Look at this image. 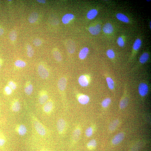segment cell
Returning a JSON list of instances; mask_svg holds the SVG:
<instances>
[{"mask_svg":"<svg viewBox=\"0 0 151 151\" xmlns=\"http://www.w3.org/2000/svg\"><path fill=\"white\" fill-rule=\"evenodd\" d=\"M38 70L39 75L41 78L43 79H46L48 78L49 75V71L44 66L39 65Z\"/></svg>","mask_w":151,"mask_h":151,"instance_id":"obj_2","label":"cell"},{"mask_svg":"<svg viewBox=\"0 0 151 151\" xmlns=\"http://www.w3.org/2000/svg\"><path fill=\"white\" fill-rule=\"evenodd\" d=\"M16 130L18 135L21 136L25 135L27 132L26 126L23 124H19L17 126Z\"/></svg>","mask_w":151,"mask_h":151,"instance_id":"obj_8","label":"cell"},{"mask_svg":"<svg viewBox=\"0 0 151 151\" xmlns=\"http://www.w3.org/2000/svg\"><path fill=\"white\" fill-rule=\"evenodd\" d=\"M107 56L110 59H113L115 57V54L114 51L112 49H109L106 51Z\"/></svg>","mask_w":151,"mask_h":151,"instance_id":"obj_34","label":"cell"},{"mask_svg":"<svg viewBox=\"0 0 151 151\" xmlns=\"http://www.w3.org/2000/svg\"><path fill=\"white\" fill-rule=\"evenodd\" d=\"M119 121L118 119H115L110 124L109 129L111 131L115 130L118 125Z\"/></svg>","mask_w":151,"mask_h":151,"instance_id":"obj_23","label":"cell"},{"mask_svg":"<svg viewBox=\"0 0 151 151\" xmlns=\"http://www.w3.org/2000/svg\"><path fill=\"white\" fill-rule=\"evenodd\" d=\"M9 38L11 41H15L17 38V33L15 30H12L10 32Z\"/></svg>","mask_w":151,"mask_h":151,"instance_id":"obj_33","label":"cell"},{"mask_svg":"<svg viewBox=\"0 0 151 151\" xmlns=\"http://www.w3.org/2000/svg\"><path fill=\"white\" fill-rule=\"evenodd\" d=\"M103 31L105 34H112L114 31V28L112 24L109 23H107L103 26Z\"/></svg>","mask_w":151,"mask_h":151,"instance_id":"obj_16","label":"cell"},{"mask_svg":"<svg viewBox=\"0 0 151 151\" xmlns=\"http://www.w3.org/2000/svg\"><path fill=\"white\" fill-rule=\"evenodd\" d=\"M12 1V0H8V1Z\"/></svg>","mask_w":151,"mask_h":151,"instance_id":"obj_46","label":"cell"},{"mask_svg":"<svg viewBox=\"0 0 151 151\" xmlns=\"http://www.w3.org/2000/svg\"><path fill=\"white\" fill-rule=\"evenodd\" d=\"M138 92L140 96H145L147 94L149 91L148 86L147 84L144 83H140L138 86Z\"/></svg>","mask_w":151,"mask_h":151,"instance_id":"obj_3","label":"cell"},{"mask_svg":"<svg viewBox=\"0 0 151 151\" xmlns=\"http://www.w3.org/2000/svg\"><path fill=\"white\" fill-rule=\"evenodd\" d=\"M11 108L12 111L17 112L19 111L20 109V105L19 102L17 100H15L12 103Z\"/></svg>","mask_w":151,"mask_h":151,"instance_id":"obj_20","label":"cell"},{"mask_svg":"<svg viewBox=\"0 0 151 151\" xmlns=\"http://www.w3.org/2000/svg\"><path fill=\"white\" fill-rule=\"evenodd\" d=\"M101 26L99 24H97L94 26H90L88 28L89 32L94 35L98 34L101 32Z\"/></svg>","mask_w":151,"mask_h":151,"instance_id":"obj_6","label":"cell"},{"mask_svg":"<svg viewBox=\"0 0 151 151\" xmlns=\"http://www.w3.org/2000/svg\"><path fill=\"white\" fill-rule=\"evenodd\" d=\"M125 134L122 132H121L117 134L113 138L112 142V144L116 145L121 142L125 138Z\"/></svg>","mask_w":151,"mask_h":151,"instance_id":"obj_7","label":"cell"},{"mask_svg":"<svg viewBox=\"0 0 151 151\" xmlns=\"http://www.w3.org/2000/svg\"><path fill=\"white\" fill-rule=\"evenodd\" d=\"M93 133V129L92 127H90L87 128L86 130L85 135L87 137H90Z\"/></svg>","mask_w":151,"mask_h":151,"instance_id":"obj_36","label":"cell"},{"mask_svg":"<svg viewBox=\"0 0 151 151\" xmlns=\"http://www.w3.org/2000/svg\"><path fill=\"white\" fill-rule=\"evenodd\" d=\"M50 22L51 24L53 25H56L59 23V21L57 19L56 17H50Z\"/></svg>","mask_w":151,"mask_h":151,"instance_id":"obj_38","label":"cell"},{"mask_svg":"<svg viewBox=\"0 0 151 151\" xmlns=\"http://www.w3.org/2000/svg\"><path fill=\"white\" fill-rule=\"evenodd\" d=\"M53 55L55 59L58 62H61L62 60V57L61 53L58 50H54L53 51Z\"/></svg>","mask_w":151,"mask_h":151,"instance_id":"obj_25","label":"cell"},{"mask_svg":"<svg viewBox=\"0 0 151 151\" xmlns=\"http://www.w3.org/2000/svg\"><path fill=\"white\" fill-rule=\"evenodd\" d=\"M129 100L127 98H124L122 99L120 102L119 107L121 109H123L127 106Z\"/></svg>","mask_w":151,"mask_h":151,"instance_id":"obj_28","label":"cell"},{"mask_svg":"<svg viewBox=\"0 0 151 151\" xmlns=\"http://www.w3.org/2000/svg\"><path fill=\"white\" fill-rule=\"evenodd\" d=\"M79 83L82 87L87 86L89 84V78L85 75H82L78 78Z\"/></svg>","mask_w":151,"mask_h":151,"instance_id":"obj_11","label":"cell"},{"mask_svg":"<svg viewBox=\"0 0 151 151\" xmlns=\"http://www.w3.org/2000/svg\"><path fill=\"white\" fill-rule=\"evenodd\" d=\"M4 91L6 94L7 95H11L12 93V90L8 86L5 87Z\"/></svg>","mask_w":151,"mask_h":151,"instance_id":"obj_40","label":"cell"},{"mask_svg":"<svg viewBox=\"0 0 151 151\" xmlns=\"http://www.w3.org/2000/svg\"><path fill=\"white\" fill-rule=\"evenodd\" d=\"M33 43L35 46L38 47L40 46L42 43V42L40 39L36 38L33 41Z\"/></svg>","mask_w":151,"mask_h":151,"instance_id":"obj_39","label":"cell"},{"mask_svg":"<svg viewBox=\"0 0 151 151\" xmlns=\"http://www.w3.org/2000/svg\"><path fill=\"white\" fill-rule=\"evenodd\" d=\"M44 104L43 107V111L48 114L50 113L53 108V104L52 101H47Z\"/></svg>","mask_w":151,"mask_h":151,"instance_id":"obj_10","label":"cell"},{"mask_svg":"<svg viewBox=\"0 0 151 151\" xmlns=\"http://www.w3.org/2000/svg\"><path fill=\"white\" fill-rule=\"evenodd\" d=\"M33 119L34 127L37 133L41 136L46 135V131L44 126L35 117H33Z\"/></svg>","mask_w":151,"mask_h":151,"instance_id":"obj_1","label":"cell"},{"mask_svg":"<svg viewBox=\"0 0 151 151\" xmlns=\"http://www.w3.org/2000/svg\"><path fill=\"white\" fill-rule=\"evenodd\" d=\"M106 81L109 88L111 90H113L115 87V84L112 79L107 77L106 78Z\"/></svg>","mask_w":151,"mask_h":151,"instance_id":"obj_26","label":"cell"},{"mask_svg":"<svg viewBox=\"0 0 151 151\" xmlns=\"http://www.w3.org/2000/svg\"><path fill=\"white\" fill-rule=\"evenodd\" d=\"M90 98L87 95L84 94H80L78 97V102L81 104L86 105L89 102Z\"/></svg>","mask_w":151,"mask_h":151,"instance_id":"obj_12","label":"cell"},{"mask_svg":"<svg viewBox=\"0 0 151 151\" xmlns=\"http://www.w3.org/2000/svg\"><path fill=\"white\" fill-rule=\"evenodd\" d=\"M149 58V55L148 53L145 52L141 55L139 58V62L141 64H144L147 61Z\"/></svg>","mask_w":151,"mask_h":151,"instance_id":"obj_22","label":"cell"},{"mask_svg":"<svg viewBox=\"0 0 151 151\" xmlns=\"http://www.w3.org/2000/svg\"><path fill=\"white\" fill-rule=\"evenodd\" d=\"M48 96L46 92L41 93L39 96V102L41 104H44L47 101L48 99Z\"/></svg>","mask_w":151,"mask_h":151,"instance_id":"obj_18","label":"cell"},{"mask_svg":"<svg viewBox=\"0 0 151 151\" xmlns=\"http://www.w3.org/2000/svg\"><path fill=\"white\" fill-rule=\"evenodd\" d=\"M142 44L141 40L139 38H138L134 42L133 45V49L134 50H138L140 48Z\"/></svg>","mask_w":151,"mask_h":151,"instance_id":"obj_24","label":"cell"},{"mask_svg":"<svg viewBox=\"0 0 151 151\" xmlns=\"http://www.w3.org/2000/svg\"></svg>","mask_w":151,"mask_h":151,"instance_id":"obj_47","label":"cell"},{"mask_svg":"<svg viewBox=\"0 0 151 151\" xmlns=\"http://www.w3.org/2000/svg\"><path fill=\"white\" fill-rule=\"evenodd\" d=\"M67 80L65 77L61 78L58 83V86L59 89L61 91L65 90L67 86Z\"/></svg>","mask_w":151,"mask_h":151,"instance_id":"obj_13","label":"cell"},{"mask_svg":"<svg viewBox=\"0 0 151 151\" xmlns=\"http://www.w3.org/2000/svg\"><path fill=\"white\" fill-rule=\"evenodd\" d=\"M38 18V13L36 12H34L31 14L29 17L28 20L31 23H34L35 22Z\"/></svg>","mask_w":151,"mask_h":151,"instance_id":"obj_21","label":"cell"},{"mask_svg":"<svg viewBox=\"0 0 151 151\" xmlns=\"http://www.w3.org/2000/svg\"><path fill=\"white\" fill-rule=\"evenodd\" d=\"M89 49L88 47H85L82 48L80 51L79 54V57L81 60L85 59L88 54Z\"/></svg>","mask_w":151,"mask_h":151,"instance_id":"obj_15","label":"cell"},{"mask_svg":"<svg viewBox=\"0 0 151 151\" xmlns=\"http://www.w3.org/2000/svg\"><path fill=\"white\" fill-rule=\"evenodd\" d=\"M97 145L96 141L94 139L91 140L88 143L87 146L89 149H92L96 147Z\"/></svg>","mask_w":151,"mask_h":151,"instance_id":"obj_27","label":"cell"},{"mask_svg":"<svg viewBox=\"0 0 151 151\" xmlns=\"http://www.w3.org/2000/svg\"><path fill=\"white\" fill-rule=\"evenodd\" d=\"M74 16L71 13H67L64 15L62 18L61 20L63 24H67L74 19Z\"/></svg>","mask_w":151,"mask_h":151,"instance_id":"obj_9","label":"cell"},{"mask_svg":"<svg viewBox=\"0 0 151 151\" xmlns=\"http://www.w3.org/2000/svg\"><path fill=\"white\" fill-rule=\"evenodd\" d=\"M117 43L118 45L120 47H123L125 45V41L123 38L121 36L117 38Z\"/></svg>","mask_w":151,"mask_h":151,"instance_id":"obj_37","label":"cell"},{"mask_svg":"<svg viewBox=\"0 0 151 151\" xmlns=\"http://www.w3.org/2000/svg\"><path fill=\"white\" fill-rule=\"evenodd\" d=\"M65 45L68 53L73 54L75 52L76 45L73 41L71 40H68L66 41Z\"/></svg>","mask_w":151,"mask_h":151,"instance_id":"obj_5","label":"cell"},{"mask_svg":"<svg viewBox=\"0 0 151 151\" xmlns=\"http://www.w3.org/2000/svg\"><path fill=\"white\" fill-rule=\"evenodd\" d=\"M14 65L16 67L22 68L25 67L26 66V63L24 61L21 60H17L15 62Z\"/></svg>","mask_w":151,"mask_h":151,"instance_id":"obj_30","label":"cell"},{"mask_svg":"<svg viewBox=\"0 0 151 151\" xmlns=\"http://www.w3.org/2000/svg\"><path fill=\"white\" fill-rule=\"evenodd\" d=\"M6 138L3 133L0 131V147L3 146L6 142Z\"/></svg>","mask_w":151,"mask_h":151,"instance_id":"obj_35","label":"cell"},{"mask_svg":"<svg viewBox=\"0 0 151 151\" xmlns=\"http://www.w3.org/2000/svg\"><path fill=\"white\" fill-rule=\"evenodd\" d=\"M81 128L80 126H78L74 129L73 135V139L74 141L78 140L81 134Z\"/></svg>","mask_w":151,"mask_h":151,"instance_id":"obj_14","label":"cell"},{"mask_svg":"<svg viewBox=\"0 0 151 151\" xmlns=\"http://www.w3.org/2000/svg\"><path fill=\"white\" fill-rule=\"evenodd\" d=\"M111 101V99L110 98H107L105 99L101 103L102 107L104 108H107L110 104Z\"/></svg>","mask_w":151,"mask_h":151,"instance_id":"obj_31","label":"cell"},{"mask_svg":"<svg viewBox=\"0 0 151 151\" xmlns=\"http://www.w3.org/2000/svg\"><path fill=\"white\" fill-rule=\"evenodd\" d=\"M117 18L118 19L122 22L125 23H129L130 20L127 17L121 13H117L116 15Z\"/></svg>","mask_w":151,"mask_h":151,"instance_id":"obj_19","label":"cell"},{"mask_svg":"<svg viewBox=\"0 0 151 151\" xmlns=\"http://www.w3.org/2000/svg\"><path fill=\"white\" fill-rule=\"evenodd\" d=\"M27 53L28 56L30 57L33 56L34 54V51L33 48L30 45H28L27 46Z\"/></svg>","mask_w":151,"mask_h":151,"instance_id":"obj_32","label":"cell"},{"mask_svg":"<svg viewBox=\"0 0 151 151\" xmlns=\"http://www.w3.org/2000/svg\"><path fill=\"white\" fill-rule=\"evenodd\" d=\"M1 64L0 62V69H1Z\"/></svg>","mask_w":151,"mask_h":151,"instance_id":"obj_44","label":"cell"},{"mask_svg":"<svg viewBox=\"0 0 151 151\" xmlns=\"http://www.w3.org/2000/svg\"><path fill=\"white\" fill-rule=\"evenodd\" d=\"M37 1L39 3L42 4H45L46 2V1L45 0H37Z\"/></svg>","mask_w":151,"mask_h":151,"instance_id":"obj_42","label":"cell"},{"mask_svg":"<svg viewBox=\"0 0 151 151\" xmlns=\"http://www.w3.org/2000/svg\"><path fill=\"white\" fill-rule=\"evenodd\" d=\"M98 11L97 9H91L89 11L87 14V18L89 20L94 19L98 15Z\"/></svg>","mask_w":151,"mask_h":151,"instance_id":"obj_17","label":"cell"},{"mask_svg":"<svg viewBox=\"0 0 151 151\" xmlns=\"http://www.w3.org/2000/svg\"><path fill=\"white\" fill-rule=\"evenodd\" d=\"M151 21H150V28L151 29Z\"/></svg>","mask_w":151,"mask_h":151,"instance_id":"obj_45","label":"cell"},{"mask_svg":"<svg viewBox=\"0 0 151 151\" xmlns=\"http://www.w3.org/2000/svg\"><path fill=\"white\" fill-rule=\"evenodd\" d=\"M8 85L12 90H15L17 88L16 84L12 81H10L8 83Z\"/></svg>","mask_w":151,"mask_h":151,"instance_id":"obj_41","label":"cell"},{"mask_svg":"<svg viewBox=\"0 0 151 151\" xmlns=\"http://www.w3.org/2000/svg\"><path fill=\"white\" fill-rule=\"evenodd\" d=\"M57 127L58 131L59 134H62L65 132L66 127V123L65 119L60 118L58 120Z\"/></svg>","mask_w":151,"mask_h":151,"instance_id":"obj_4","label":"cell"},{"mask_svg":"<svg viewBox=\"0 0 151 151\" xmlns=\"http://www.w3.org/2000/svg\"><path fill=\"white\" fill-rule=\"evenodd\" d=\"M33 90V86L32 84H30L28 85L24 89L25 92L26 94L30 95L32 93Z\"/></svg>","mask_w":151,"mask_h":151,"instance_id":"obj_29","label":"cell"},{"mask_svg":"<svg viewBox=\"0 0 151 151\" xmlns=\"http://www.w3.org/2000/svg\"><path fill=\"white\" fill-rule=\"evenodd\" d=\"M4 30L0 28V36L3 34Z\"/></svg>","mask_w":151,"mask_h":151,"instance_id":"obj_43","label":"cell"}]
</instances>
